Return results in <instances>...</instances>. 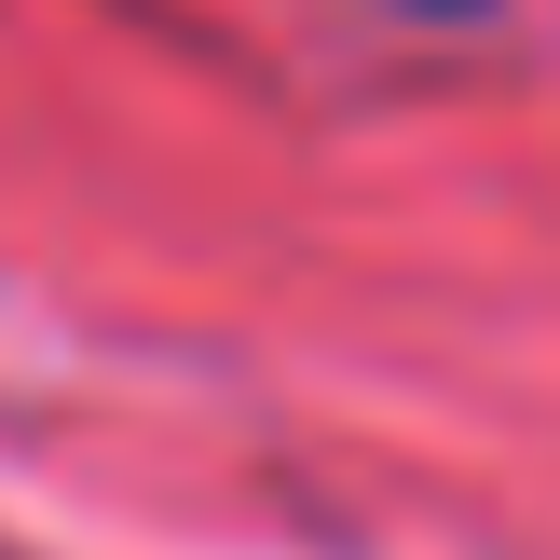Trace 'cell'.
<instances>
[{
    "label": "cell",
    "mask_w": 560,
    "mask_h": 560,
    "mask_svg": "<svg viewBox=\"0 0 560 560\" xmlns=\"http://www.w3.org/2000/svg\"><path fill=\"white\" fill-rule=\"evenodd\" d=\"M424 14H479V0H424Z\"/></svg>",
    "instance_id": "1"
}]
</instances>
